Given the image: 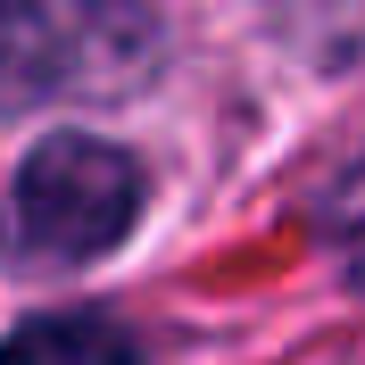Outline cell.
Segmentation results:
<instances>
[{
	"mask_svg": "<svg viewBox=\"0 0 365 365\" xmlns=\"http://www.w3.org/2000/svg\"><path fill=\"white\" fill-rule=\"evenodd\" d=\"M357 291H365V257H357Z\"/></svg>",
	"mask_w": 365,
	"mask_h": 365,
	"instance_id": "cell-5",
	"label": "cell"
},
{
	"mask_svg": "<svg viewBox=\"0 0 365 365\" xmlns=\"http://www.w3.org/2000/svg\"><path fill=\"white\" fill-rule=\"evenodd\" d=\"M0 365H141V349L108 316H34L0 341Z\"/></svg>",
	"mask_w": 365,
	"mask_h": 365,
	"instance_id": "cell-3",
	"label": "cell"
},
{
	"mask_svg": "<svg viewBox=\"0 0 365 365\" xmlns=\"http://www.w3.org/2000/svg\"><path fill=\"white\" fill-rule=\"evenodd\" d=\"M141 225V158L91 133H50L17 166V232L42 266L108 257Z\"/></svg>",
	"mask_w": 365,
	"mask_h": 365,
	"instance_id": "cell-2",
	"label": "cell"
},
{
	"mask_svg": "<svg viewBox=\"0 0 365 365\" xmlns=\"http://www.w3.org/2000/svg\"><path fill=\"white\" fill-rule=\"evenodd\" d=\"M166 67V34L141 0H0V116L116 108Z\"/></svg>",
	"mask_w": 365,
	"mask_h": 365,
	"instance_id": "cell-1",
	"label": "cell"
},
{
	"mask_svg": "<svg viewBox=\"0 0 365 365\" xmlns=\"http://www.w3.org/2000/svg\"><path fill=\"white\" fill-rule=\"evenodd\" d=\"M274 34L316 67H365V0H266Z\"/></svg>",
	"mask_w": 365,
	"mask_h": 365,
	"instance_id": "cell-4",
	"label": "cell"
}]
</instances>
